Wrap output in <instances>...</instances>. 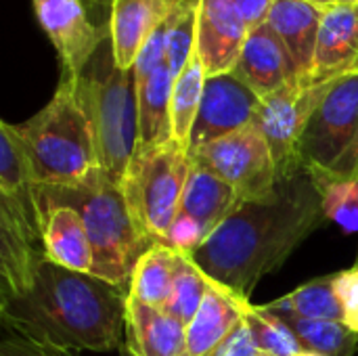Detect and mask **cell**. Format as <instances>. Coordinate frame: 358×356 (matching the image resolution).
Instances as JSON below:
<instances>
[{
	"label": "cell",
	"mask_w": 358,
	"mask_h": 356,
	"mask_svg": "<svg viewBox=\"0 0 358 356\" xmlns=\"http://www.w3.org/2000/svg\"><path fill=\"white\" fill-rule=\"evenodd\" d=\"M189 172V151L168 141L157 147H136L120 178V189L134 222L153 243H166Z\"/></svg>",
	"instance_id": "8992f818"
},
{
	"label": "cell",
	"mask_w": 358,
	"mask_h": 356,
	"mask_svg": "<svg viewBox=\"0 0 358 356\" xmlns=\"http://www.w3.org/2000/svg\"><path fill=\"white\" fill-rule=\"evenodd\" d=\"M208 356H260V350H258L256 340H254V334L248 327L245 319H241L235 325V329Z\"/></svg>",
	"instance_id": "836d02e7"
},
{
	"label": "cell",
	"mask_w": 358,
	"mask_h": 356,
	"mask_svg": "<svg viewBox=\"0 0 358 356\" xmlns=\"http://www.w3.org/2000/svg\"><path fill=\"white\" fill-rule=\"evenodd\" d=\"M76 90L92 124L99 168L120 185L141 143V118L134 69L117 67L109 38L78 76Z\"/></svg>",
	"instance_id": "5b68a950"
},
{
	"label": "cell",
	"mask_w": 358,
	"mask_h": 356,
	"mask_svg": "<svg viewBox=\"0 0 358 356\" xmlns=\"http://www.w3.org/2000/svg\"><path fill=\"white\" fill-rule=\"evenodd\" d=\"M321 189L327 220H334L346 233H358V178H331L313 172Z\"/></svg>",
	"instance_id": "f1b7e54d"
},
{
	"label": "cell",
	"mask_w": 358,
	"mask_h": 356,
	"mask_svg": "<svg viewBox=\"0 0 358 356\" xmlns=\"http://www.w3.org/2000/svg\"><path fill=\"white\" fill-rule=\"evenodd\" d=\"M0 356H78L76 350L29 340L8 327H2Z\"/></svg>",
	"instance_id": "1f68e13d"
},
{
	"label": "cell",
	"mask_w": 358,
	"mask_h": 356,
	"mask_svg": "<svg viewBox=\"0 0 358 356\" xmlns=\"http://www.w3.org/2000/svg\"><path fill=\"white\" fill-rule=\"evenodd\" d=\"M243 319L254 334L260 356H298L304 353L294 332L275 313L248 300L243 302Z\"/></svg>",
	"instance_id": "83f0119b"
},
{
	"label": "cell",
	"mask_w": 358,
	"mask_h": 356,
	"mask_svg": "<svg viewBox=\"0 0 358 356\" xmlns=\"http://www.w3.org/2000/svg\"><path fill=\"white\" fill-rule=\"evenodd\" d=\"M210 281V279H208ZM243 302L210 281L203 304L187 325V355L208 356L243 319Z\"/></svg>",
	"instance_id": "44dd1931"
},
{
	"label": "cell",
	"mask_w": 358,
	"mask_h": 356,
	"mask_svg": "<svg viewBox=\"0 0 358 356\" xmlns=\"http://www.w3.org/2000/svg\"><path fill=\"white\" fill-rule=\"evenodd\" d=\"M331 86L334 82L317 86L292 82L260 99L254 126L271 147L279 178H287L304 170L300 162L302 134Z\"/></svg>",
	"instance_id": "ba28073f"
},
{
	"label": "cell",
	"mask_w": 358,
	"mask_h": 356,
	"mask_svg": "<svg viewBox=\"0 0 358 356\" xmlns=\"http://www.w3.org/2000/svg\"><path fill=\"white\" fill-rule=\"evenodd\" d=\"M44 260L36 187L0 191V304L23 296Z\"/></svg>",
	"instance_id": "52a82bcc"
},
{
	"label": "cell",
	"mask_w": 358,
	"mask_h": 356,
	"mask_svg": "<svg viewBox=\"0 0 358 356\" xmlns=\"http://www.w3.org/2000/svg\"><path fill=\"white\" fill-rule=\"evenodd\" d=\"M124 340L134 356H189L187 325L168 315L128 298Z\"/></svg>",
	"instance_id": "e0dca14e"
},
{
	"label": "cell",
	"mask_w": 358,
	"mask_h": 356,
	"mask_svg": "<svg viewBox=\"0 0 358 356\" xmlns=\"http://www.w3.org/2000/svg\"><path fill=\"white\" fill-rule=\"evenodd\" d=\"M325 220L321 189L304 168L279 178L266 197L239 204L191 260L214 285L233 298L250 300L258 281L277 271Z\"/></svg>",
	"instance_id": "6da1fadb"
},
{
	"label": "cell",
	"mask_w": 358,
	"mask_h": 356,
	"mask_svg": "<svg viewBox=\"0 0 358 356\" xmlns=\"http://www.w3.org/2000/svg\"><path fill=\"white\" fill-rule=\"evenodd\" d=\"M358 71V2H336L325 8L313 69L306 86L336 82Z\"/></svg>",
	"instance_id": "5bb4252c"
},
{
	"label": "cell",
	"mask_w": 358,
	"mask_h": 356,
	"mask_svg": "<svg viewBox=\"0 0 358 356\" xmlns=\"http://www.w3.org/2000/svg\"><path fill=\"white\" fill-rule=\"evenodd\" d=\"M275 315L294 332L304 353H313L319 356H352L357 348L358 334H355L342 321L302 319V317L287 315V313H275Z\"/></svg>",
	"instance_id": "484cf974"
},
{
	"label": "cell",
	"mask_w": 358,
	"mask_h": 356,
	"mask_svg": "<svg viewBox=\"0 0 358 356\" xmlns=\"http://www.w3.org/2000/svg\"><path fill=\"white\" fill-rule=\"evenodd\" d=\"M298 356H319V355H313V353H302V355Z\"/></svg>",
	"instance_id": "b9f144b4"
},
{
	"label": "cell",
	"mask_w": 358,
	"mask_h": 356,
	"mask_svg": "<svg viewBox=\"0 0 358 356\" xmlns=\"http://www.w3.org/2000/svg\"><path fill=\"white\" fill-rule=\"evenodd\" d=\"M208 237H210V233L197 220H193L189 214L178 210L174 220H172V227L168 231L166 245L185 254V256H191Z\"/></svg>",
	"instance_id": "4dcf8cb0"
},
{
	"label": "cell",
	"mask_w": 358,
	"mask_h": 356,
	"mask_svg": "<svg viewBox=\"0 0 358 356\" xmlns=\"http://www.w3.org/2000/svg\"><path fill=\"white\" fill-rule=\"evenodd\" d=\"M174 8L176 6H199V0H168Z\"/></svg>",
	"instance_id": "74e56055"
},
{
	"label": "cell",
	"mask_w": 358,
	"mask_h": 356,
	"mask_svg": "<svg viewBox=\"0 0 358 356\" xmlns=\"http://www.w3.org/2000/svg\"><path fill=\"white\" fill-rule=\"evenodd\" d=\"M208 290H210V281L201 273V269L191 260V256H185L178 252L172 294L164 311L172 315L174 319H178L180 323L189 325L193 317L197 315L199 306L203 304Z\"/></svg>",
	"instance_id": "4316f807"
},
{
	"label": "cell",
	"mask_w": 358,
	"mask_h": 356,
	"mask_svg": "<svg viewBox=\"0 0 358 356\" xmlns=\"http://www.w3.org/2000/svg\"><path fill=\"white\" fill-rule=\"evenodd\" d=\"M46 260L78 273H92L94 254L80 214L69 206L38 204Z\"/></svg>",
	"instance_id": "ac0fdd59"
},
{
	"label": "cell",
	"mask_w": 358,
	"mask_h": 356,
	"mask_svg": "<svg viewBox=\"0 0 358 356\" xmlns=\"http://www.w3.org/2000/svg\"><path fill=\"white\" fill-rule=\"evenodd\" d=\"M206 69L199 59L197 48L193 50L185 69L176 76L170 101V126H172V141L180 145L185 151L191 149V132L201 107V97L206 88Z\"/></svg>",
	"instance_id": "cb8c5ba5"
},
{
	"label": "cell",
	"mask_w": 358,
	"mask_h": 356,
	"mask_svg": "<svg viewBox=\"0 0 358 356\" xmlns=\"http://www.w3.org/2000/svg\"><path fill=\"white\" fill-rule=\"evenodd\" d=\"M36 201L73 208L88 233L94 254V277L128 292L141 256L153 245L134 222L120 185L101 168L61 187H36Z\"/></svg>",
	"instance_id": "3957f363"
},
{
	"label": "cell",
	"mask_w": 358,
	"mask_h": 356,
	"mask_svg": "<svg viewBox=\"0 0 358 356\" xmlns=\"http://www.w3.org/2000/svg\"><path fill=\"white\" fill-rule=\"evenodd\" d=\"M197 6H176L166 21V61L174 78L185 69L195 50Z\"/></svg>",
	"instance_id": "f546056e"
},
{
	"label": "cell",
	"mask_w": 358,
	"mask_h": 356,
	"mask_svg": "<svg viewBox=\"0 0 358 356\" xmlns=\"http://www.w3.org/2000/svg\"><path fill=\"white\" fill-rule=\"evenodd\" d=\"M260 97L233 71L206 80L201 107L191 132V151L254 124Z\"/></svg>",
	"instance_id": "7c38bea8"
},
{
	"label": "cell",
	"mask_w": 358,
	"mask_h": 356,
	"mask_svg": "<svg viewBox=\"0 0 358 356\" xmlns=\"http://www.w3.org/2000/svg\"><path fill=\"white\" fill-rule=\"evenodd\" d=\"M36 187L73 185L99 168L92 124L76 80L61 78L52 99L23 124H13Z\"/></svg>",
	"instance_id": "277c9868"
},
{
	"label": "cell",
	"mask_w": 358,
	"mask_h": 356,
	"mask_svg": "<svg viewBox=\"0 0 358 356\" xmlns=\"http://www.w3.org/2000/svg\"><path fill=\"white\" fill-rule=\"evenodd\" d=\"M117 353H120V356H134L132 355V350L128 348V344H126V340L120 344V348H117Z\"/></svg>",
	"instance_id": "f35d334b"
},
{
	"label": "cell",
	"mask_w": 358,
	"mask_h": 356,
	"mask_svg": "<svg viewBox=\"0 0 358 356\" xmlns=\"http://www.w3.org/2000/svg\"><path fill=\"white\" fill-rule=\"evenodd\" d=\"M233 73L260 99L298 82L294 59L268 23L250 31Z\"/></svg>",
	"instance_id": "9a60e30c"
},
{
	"label": "cell",
	"mask_w": 358,
	"mask_h": 356,
	"mask_svg": "<svg viewBox=\"0 0 358 356\" xmlns=\"http://www.w3.org/2000/svg\"><path fill=\"white\" fill-rule=\"evenodd\" d=\"M325 8L327 6H319L306 0H275L266 21L292 55L298 71V82L302 84L313 69Z\"/></svg>",
	"instance_id": "d6986e66"
},
{
	"label": "cell",
	"mask_w": 358,
	"mask_h": 356,
	"mask_svg": "<svg viewBox=\"0 0 358 356\" xmlns=\"http://www.w3.org/2000/svg\"><path fill=\"white\" fill-rule=\"evenodd\" d=\"M233 4L239 8L241 17L245 19L248 27L252 31L268 21L275 0H233Z\"/></svg>",
	"instance_id": "e575fe53"
},
{
	"label": "cell",
	"mask_w": 358,
	"mask_h": 356,
	"mask_svg": "<svg viewBox=\"0 0 358 356\" xmlns=\"http://www.w3.org/2000/svg\"><path fill=\"white\" fill-rule=\"evenodd\" d=\"M357 134L358 71L336 80L310 118L300 143L302 166L310 172L329 174L348 153Z\"/></svg>",
	"instance_id": "30bf717a"
},
{
	"label": "cell",
	"mask_w": 358,
	"mask_h": 356,
	"mask_svg": "<svg viewBox=\"0 0 358 356\" xmlns=\"http://www.w3.org/2000/svg\"><path fill=\"white\" fill-rule=\"evenodd\" d=\"M331 178H358V134L352 143V147L348 149V153L336 164V168L327 174Z\"/></svg>",
	"instance_id": "d590c367"
},
{
	"label": "cell",
	"mask_w": 358,
	"mask_h": 356,
	"mask_svg": "<svg viewBox=\"0 0 358 356\" xmlns=\"http://www.w3.org/2000/svg\"><path fill=\"white\" fill-rule=\"evenodd\" d=\"M239 204L237 191L227 180L203 164L191 159V172L178 210L189 214L212 235L237 210Z\"/></svg>",
	"instance_id": "ffe728a7"
},
{
	"label": "cell",
	"mask_w": 358,
	"mask_h": 356,
	"mask_svg": "<svg viewBox=\"0 0 358 356\" xmlns=\"http://www.w3.org/2000/svg\"><path fill=\"white\" fill-rule=\"evenodd\" d=\"M126 302L128 292L44 260L31 287L0 304V325L76 353H107L124 342Z\"/></svg>",
	"instance_id": "7a4b0ae2"
},
{
	"label": "cell",
	"mask_w": 358,
	"mask_h": 356,
	"mask_svg": "<svg viewBox=\"0 0 358 356\" xmlns=\"http://www.w3.org/2000/svg\"><path fill=\"white\" fill-rule=\"evenodd\" d=\"M334 287L344 308V323L358 334V264L338 273L334 279Z\"/></svg>",
	"instance_id": "d6a6232c"
},
{
	"label": "cell",
	"mask_w": 358,
	"mask_h": 356,
	"mask_svg": "<svg viewBox=\"0 0 358 356\" xmlns=\"http://www.w3.org/2000/svg\"><path fill=\"white\" fill-rule=\"evenodd\" d=\"M82 4L86 6L92 23L99 29H109V19H111V6L113 0H82Z\"/></svg>",
	"instance_id": "8d00e7d4"
},
{
	"label": "cell",
	"mask_w": 358,
	"mask_h": 356,
	"mask_svg": "<svg viewBox=\"0 0 358 356\" xmlns=\"http://www.w3.org/2000/svg\"><path fill=\"white\" fill-rule=\"evenodd\" d=\"M336 275L313 279L292 294L262 304L271 313H287L302 319H319V321H342L344 323V308L334 287Z\"/></svg>",
	"instance_id": "d4e9b609"
},
{
	"label": "cell",
	"mask_w": 358,
	"mask_h": 356,
	"mask_svg": "<svg viewBox=\"0 0 358 356\" xmlns=\"http://www.w3.org/2000/svg\"><path fill=\"white\" fill-rule=\"evenodd\" d=\"M248 36L250 27L233 0H199L195 48L208 78L235 69Z\"/></svg>",
	"instance_id": "4fadbf2b"
},
{
	"label": "cell",
	"mask_w": 358,
	"mask_h": 356,
	"mask_svg": "<svg viewBox=\"0 0 358 356\" xmlns=\"http://www.w3.org/2000/svg\"><path fill=\"white\" fill-rule=\"evenodd\" d=\"M174 80L176 78L168 61L159 63L153 71L136 78L138 118H141L138 147H157L172 141L170 101H172Z\"/></svg>",
	"instance_id": "7402d4cb"
},
{
	"label": "cell",
	"mask_w": 358,
	"mask_h": 356,
	"mask_svg": "<svg viewBox=\"0 0 358 356\" xmlns=\"http://www.w3.org/2000/svg\"><path fill=\"white\" fill-rule=\"evenodd\" d=\"M176 262V250L168 248L166 243H153L134 266L128 298L153 308H166L172 294Z\"/></svg>",
	"instance_id": "603a6c76"
},
{
	"label": "cell",
	"mask_w": 358,
	"mask_h": 356,
	"mask_svg": "<svg viewBox=\"0 0 358 356\" xmlns=\"http://www.w3.org/2000/svg\"><path fill=\"white\" fill-rule=\"evenodd\" d=\"M189 155L227 180L237 191L241 204L266 197L279 183L271 147L254 124L212 141Z\"/></svg>",
	"instance_id": "9c48e42d"
},
{
	"label": "cell",
	"mask_w": 358,
	"mask_h": 356,
	"mask_svg": "<svg viewBox=\"0 0 358 356\" xmlns=\"http://www.w3.org/2000/svg\"><path fill=\"white\" fill-rule=\"evenodd\" d=\"M36 19L57 50L61 78L78 80L96 48L109 38L99 29L82 0H31Z\"/></svg>",
	"instance_id": "8fae6325"
},
{
	"label": "cell",
	"mask_w": 358,
	"mask_h": 356,
	"mask_svg": "<svg viewBox=\"0 0 358 356\" xmlns=\"http://www.w3.org/2000/svg\"><path fill=\"white\" fill-rule=\"evenodd\" d=\"M172 10L168 0H113L109 40L117 67H134L145 42L168 21Z\"/></svg>",
	"instance_id": "2e32d148"
},
{
	"label": "cell",
	"mask_w": 358,
	"mask_h": 356,
	"mask_svg": "<svg viewBox=\"0 0 358 356\" xmlns=\"http://www.w3.org/2000/svg\"><path fill=\"white\" fill-rule=\"evenodd\" d=\"M306 2H313V4H319V6H331V4H336L338 0H306Z\"/></svg>",
	"instance_id": "ab89813d"
},
{
	"label": "cell",
	"mask_w": 358,
	"mask_h": 356,
	"mask_svg": "<svg viewBox=\"0 0 358 356\" xmlns=\"http://www.w3.org/2000/svg\"><path fill=\"white\" fill-rule=\"evenodd\" d=\"M338 2H346V4H355L358 0H338Z\"/></svg>",
	"instance_id": "60d3db41"
}]
</instances>
